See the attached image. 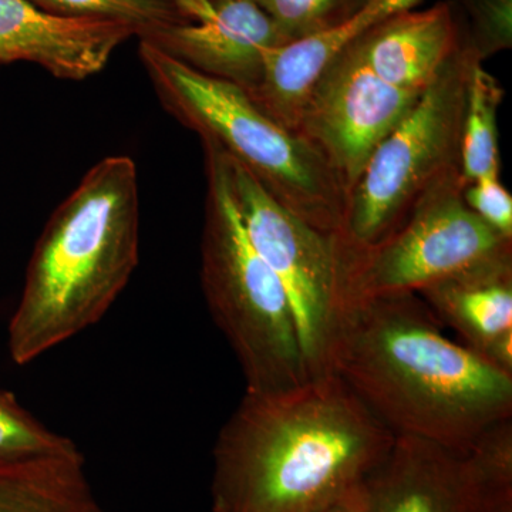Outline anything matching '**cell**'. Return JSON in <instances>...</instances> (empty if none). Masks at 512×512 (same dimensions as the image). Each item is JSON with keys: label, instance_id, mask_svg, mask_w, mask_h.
<instances>
[{"label": "cell", "instance_id": "5bb4252c", "mask_svg": "<svg viewBox=\"0 0 512 512\" xmlns=\"http://www.w3.org/2000/svg\"><path fill=\"white\" fill-rule=\"evenodd\" d=\"M423 0H366L355 15L322 35L269 50L264 76L248 96L281 126L296 133L299 111L309 90L330 60L380 22L417 8Z\"/></svg>", "mask_w": 512, "mask_h": 512}, {"label": "cell", "instance_id": "7402d4cb", "mask_svg": "<svg viewBox=\"0 0 512 512\" xmlns=\"http://www.w3.org/2000/svg\"><path fill=\"white\" fill-rule=\"evenodd\" d=\"M464 201L495 231L512 238V197L500 175H488L464 187Z\"/></svg>", "mask_w": 512, "mask_h": 512}, {"label": "cell", "instance_id": "8992f818", "mask_svg": "<svg viewBox=\"0 0 512 512\" xmlns=\"http://www.w3.org/2000/svg\"><path fill=\"white\" fill-rule=\"evenodd\" d=\"M483 63L464 42L444 72L377 146L346 201L336 239L342 252L373 247L392 235L420 198L448 175L463 173L468 84Z\"/></svg>", "mask_w": 512, "mask_h": 512}, {"label": "cell", "instance_id": "e0dca14e", "mask_svg": "<svg viewBox=\"0 0 512 512\" xmlns=\"http://www.w3.org/2000/svg\"><path fill=\"white\" fill-rule=\"evenodd\" d=\"M505 92L493 74L477 63L468 84L463 127V177L467 184L488 175H500L498 147V109Z\"/></svg>", "mask_w": 512, "mask_h": 512}, {"label": "cell", "instance_id": "52a82bcc", "mask_svg": "<svg viewBox=\"0 0 512 512\" xmlns=\"http://www.w3.org/2000/svg\"><path fill=\"white\" fill-rule=\"evenodd\" d=\"M463 173L448 175L407 220L373 247L342 252L343 305L355 299L419 293L474 266L512 258L504 237L468 208Z\"/></svg>", "mask_w": 512, "mask_h": 512}, {"label": "cell", "instance_id": "cb8c5ba5", "mask_svg": "<svg viewBox=\"0 0 512 512\" xmlns=\"http://www.w3.org/2000/svg\"><path fill=\"white\" fill-rule=\"evenodd\" d=\"M487 512H512V497L494 504Z\"/></svg>", "mask_w": 512, "mask_h": 512}, {"label": "cell", "instance_id": "8fae6325", "mask_svg": "<svg viewBox=\"0 0 512 512\" xmlns=\"http://www.w3.org/2000/svg\"><path fill=\"white\" fill-rule=\"evenodd\" d=\"M188 22L138 40L197 72L254 92L269 50L288 45L255 0H177Z\"/></svg>", "mask_w": 512, "mask_h": 512}, {"label": "cell", "instance_id": "603a6c76", "mask_svg": "<svg viewBox=\"0 0 512 512\" xmlns=\"http://www.w3.org/2000/svg\"><path fill=\"white\" fill-rule=\"evenodd\" d=\"M365 493H363V484L349 494L343 495L339 500L333 501L325 507L319 508L315 512H365Z\"/></svg>", "mask_w": 512, "mask_h": 512}, {"label": "cell", "instance_id": "7a4b0ae2", "mask_svg": "<svg viewBox=\"0 0 512 512\" xmlns=\"http://www.w3.org/2000/svg\"><path fill=\"white\" fill-rule=\"evenodd\" d=\"M393 441L332 373L245 392L215 441L212 512H315L360 487Z\"/></svg>", "mask_w": 512, "mask_h": 512}, {"label": "cell", "instance_id": "9a60e30c", "mask_svg": "<svg viewBox=\"0 0 512 512\" xmlns=\"http://www.w3.org/2000/svg\"><path fill=\"white\" fill-rule=\"evenodd\" d=\"M417 295L480 356L512 333V258L448 276Z\"/></svg>", "mask_w": 512, "mask_h": 512}, {"label": "cell", "instance_id": "30bf717a", "mask_svg": "<svg viewBox=\"0 0 512 512\" xmlns=\"http://www.w3.org/2000/svg\"><path fill=\"white\" fill-rule=\"evenodd\" d=\"M363 493L365 512H487L512 497V484L491 477L470 447L396 436Z\"/></svg>", "mask_w": 512, "mask_h": 512}, {"label": "cell", "instance_id": "3957f363", "mask_svg": "<svg viewBox=\"0 0 512 512\" xmlns=\"http://www.w3.org/2000/svg\"><path fill=\"white\" fill-rule=\"evenodd\" d=\"M140 261V190L130 157L100 160L52 212L10 318L19 366L99 323Z\"/></svg>", "mask_w": 512, "mask_h": 512}, {"label": "cell", "instance_id": "44dd1931", "mask_svg": "<svg viewBox=\"0 0 512 512\" xmlns=\"http://www.w3.org/2000/svg\"><path fill=\"white\" fill-rule=\"evenodd\" d=\"M468 45L481 62L512 46V0H454Z\"/></svg>", "mask_w": 512, "mask_h": 512}, {"label": "cell", "instance_id": "ac0fdd59", "mask_svg": "<svg viewBox=\"0 0 512 512\" xmlns=\"http://www.w3.org/2000/svg\"><path fill=\"white\" fill-rule=\"evenodd\" d=\"M83 456L69 437L40 423L16 397L0 389V461Z\"/></svg>", "mask_w": 512, "mask_h": 512}, {"label": "cell", "instance_id": "d4e9b609", "mask_svg": "<svg viewBox=\"0 0 512 512\" xmlns=\"http://www.w3.org/2000/svg\"><path fill=\"white\" fill-rule=\"evenodd\" d=\"M100 512H104V511H100Z\"/></svg>", "mask_w": 512, "mask_h": 512}, {"label": "cell", "instance_id": "4fadbf2b", "mask_svg": "<svg viewBox=\"0 0 512 512\" xmlns=\"http://www.w3.org/2000/svg\"><path fill=\"white\" fill-rule=\"evenodd\" d=\"M463 42L456 3L443 0L429 9L396 13L343 50L390 86L423 94L439 79Z\"/></svg>", "mask_w": 512, "mask_h": 512}, {"label": "cell", "instance_id": "7c38bea8", "mask_svg": "<svg viewBox=\"0 0 512 512\" xmlns=\"http://www.w3.org/2000/svg\"><path fill=\"white\" fill-rule=\"evenodd\" d=\"M131 37L130 25L64 18L29 0H0V64L35 63L56 79H89Z\"/></svg>", "mask_w": 512, "mask_h": 512}, {"label": "cell", "instance_id": "9c48e42d", "mask_svg": "<svg viewBox=\"0 0 512 512\" xmlns=\"http://www.w3.org/2000/svg\"><path fill=\"white\" fill-rule=\"evenodd\" d=\"M420 96L383 82L342 50L313 83L295 131L325 157L349 195L377 146Z\"/></svg>", "mask_w": 512, "mask_h": 512}, {"label": "cell", "instance_id": "ba28073f", "mask_svg": "<svg viewBox=\"0 0 512 512\" xmlns=\"http://www.w3.org/2000/svg\"><path fill=\"white\" fill-rule=\"evenodd\" d=\"M224 156L232 197L249 241L291 303L309 379L329 375V350L343 311L338 239L286 210L254 175Z\"/></svg>", "mask_w": 512, "mask_h": 512}, {"label": "cell", "instance_id": "ffe728a7", "mask_svg": "<svg viewBox=\"0 0 512 512\" xmlns=\"http://www.w3.org/2000/svg\"><path fill=\"white\" fill-rule=\"evenodd\" d=\"M366 0H255L286 43L322 35L345 23Z\"/></svg>", "mask_w": 512, "mask_h": 512}, {"label": "cell", "instance_id": "2e32d148", "mask_svg": "<svg viewBox=\"0 0 512 512\" xmlns=\"http://www.w3.org/2000/svg\"><path fill=\"white\" fill-rule=\"evenodd\" d=\"M84 457L0 461V512H100Z\"/></svg>", "mask_w": 512, "mask_h": 512}, {"label": "cell", "instance_id": "6da1fadb", "mask_svg": "<svg viewBox=\"0 0 512 512\" xmlns=\"http://www.w3.org/2000/svg\"><path fill=\"white\" fill-rule=\"evenodd\" d=\"M328 372L394 437L468 448L512 419V376L447 338L417 293L346 302Z\"/></svg>", "mask_w": 512, "mask_h": 512}, {"label": "cell", "instance_id": "277c9868", "mask_svg": "<svg viewBox=\"0 0 512 512\" xmlns=\"http://www.w3.org/2000/svg\"><path fill=\"white\" fill-rule=\"evenodd\" d=\"M138 56L158 100L178 123L254 175L293 215L338 235L348 192L305 137L269 117L235 84L197 72L143 40Z\"/></svg>", "mask_w": 512, "mask_h": 512}, {"label": "cell", "instance_id": "d6986e66", "mask_svg": "<svg viewBox=\"0 0 512 512\" xmlns=\"http://www.w3.org/2000/svg\"><path fill=\"white\" fill-rule=\"evenodd\" d=\"M64 18L111 20L130 25L137 37L188 20L177 0H29Z\"/></svg>", "mask_w": 512, "mask_h": 512}, {"label": "cell", "instance_id": "5b68a950", "mask_svg": "<svg viewBox=\"0 0 512 512\" xmlns=\"http://www.w3.org/2000/svg\"><path fill=\"white\" fill-rule=\"evenodd\" d=\"M207 174L201 288L215 325L237 356L245 392L293 389L309 379L284 286L249 241L224 153L202 141Z\"/></svg>", "mask_w": 512, "mask_h": 512}]
</instances>
